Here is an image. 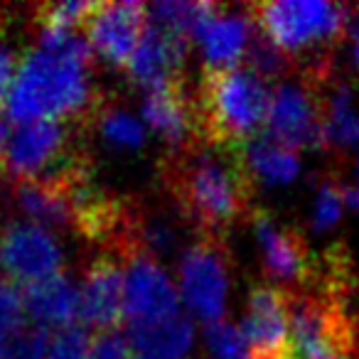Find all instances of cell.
Returning a JSON list of instances; mask_svg holds the SVG:
<instances>
[{
    "label": "cell",
    "mask_w": 359,
    "mask_h": 359,
    "mask_svg": "<svg viewBox=\"0 0 359 359\" xmlns=\"http://www.w3.org/2000/svg\"><path fill=\"white\" fill-rule=\"evenodd\" d=\"M47 332L37 325L25 327L22 325L15 334L0 344V357L3 359H45L47 354Z\"/></svg>",
    "instance_id": "obj_26"
},
{
    "label": "cell",
    "mask_w": 359,
    "mask_h": 359,
    "mask_svg": "<svg viewBox=\"0 0 359 359\" xmlns=\"http://www.w3.org/2000/svg\"><path fill=\"white\" fill-rule=\"evenodd\" d=\"M15 55L8 47H0V99H6L13 79H15Z\"/></svg>",
    "instance_id": "obj_32"
},
{
    "label": "cell",
    "mask_w": 359,
    "mask_h": 359,
    "mask_svg": "<svg viewBox=\"0 0 359 359\" xmlns=\"http://www.w3.org/2000/svg\"><path fill=\"white\" fill-rule=\"evenodd\" d=\"M266 128L271 138L290 150L325 148V114L318 84L305 76L280 81L271 91Z\"/></svg>",
    "instance_id": "obj_6"
},
{
    "label": "cell",
    "mask_w": 359,
    "mask_h": 359,
    "mask_svg": "<svg viewBox=\"0 0 359 359\" xmlns=\"http://www.w3.org/2000/svg\"><path fill=\"white\" fill-rule=\"evenodd\" d=\"M123 269V315L130 323L165 318L180 310V295L165 269L143 251H130L121 259Z\"/></svg>",
    "instance_id": "obj_7"
},
{
    "label": "cell",
    "mask_w": 359,
    "mask_h": 359,
    "mask_svg": "<svg viewBox=\"0 0 359 359\" xmlns=\"http://www.w3.org/2000/svg\"><path fill=\"white\" fill-rule=\"evenodd\" d=\"M79 318L99 332L114 330L123 318V271L114 254L96 256L86 269L79 288Z\"/></svg>",
    "instance_id": "obj_15"
},
{
    "label": "cell",
    "mask_w": 359,
    "mask_h": 359,
    "mask_svg": "<svg viewBox=\"0 0 359 359\" xmlns=\"http://www.w3.org/2000/svg\"><path fill=\"white\" fill-rule=\"evenodd\" d=\"M251 35H254L251 15L226 11L224 6H217V3L192 32L207 72L231 69L239 62H244Z\"/></svg>",
    "instance_id": "obj_14"
},
{
    "label": "cell",
    "mask_w": 359,
    "mask_h": 359,
    "mask_svg": "<svg viewBox=\"0 0 359 359\" xmlns=\"http://www.w3.org/2000/svg\"><path fill=\"white\" fill-rule=\"evenodd\" d=\"M140 114H143L145 126L168 143L170 155L182 153V150L200 143L195 101H192L185 81L165 86V89L145 91Z\"/></svg>",
    "instance_id": "obj_13"
},
{
    "label": "cell",
    "mask_w": 359,
    "mask_h": 359,
    "mask_svg": "<svg viewBox=\"0 0 359 359\" xmlns=\"http://www.w3.org/2000/svg\"><path fill=\"white\" fill-rule=\"evenodd\" d=\"M256 30L285 57L303 62V76L323 84L330 76V55L344 40L347 8L325 0H273L249 8Z\"/></svg>",
    "instance_id": "obj_2"
},
{
    "label": "cell",
    "mask_w": 359,
    "mask_h": 359,
    "mask_svg": "<svg viewBox=\"0 0 359 359\" xmlns=\"http://www.w3.org/2000/svg\"><path fill=\"white\" fill-rule=\"evenodd\" d=\"M344 205L359 212V187H344Z\"/></svg>",
    "instance_id": "obj_33"
},
{
    "label": "cell",
    "mask_w": 359,
    "mask_h": 359,
    "mask_svg": "<svg viewBox=\"0 0 359 359\" xmlns=\"http://www.w3.org/2000/svg\"><path fill=\"white\" fill-rule=\"evenodd\" d=\"M25 313L37 327H72L79 315V288L67 273H55L45 280L30 283L22 293Z\"/></svg>",
    "instance_id": "obj_17"
},
{
    "label": "cell",
    "mask_w": 359,
    "mask_h": 359,
    "mask_svg": "<svg viewBox=\"0 0 359 359\" xmlns=\"http://www.w3.org/2000/svg\"><path fill=\"white\" fill-rule=\"evenodd\" d=\"M96 3L65 0V3H42L35 8V22L40 30H76L89 20Z\"/></svg>",
    "instance_id": "obj_23"
},
{
    "label": "cell",
    "mask_w": 359,
    "mask_h": 359,
    "mask_svg": "<svg viewBox=\"0 0 359 359\" xmlns=\"http://www.w3.org/2000/svg\"><path fill=\"white\" fill-rule=\"evenodd\" d=\"M177 295L200 320L219 323L229 295V261L222 241L197 239L177 264Z\"/></svg>",
    "instance_id": "obj_5"
},
{
    "label": "cell",
    "mask_w": 359,
    "mask_h": 359,
    "mask_svg": "<svg viewBox=\"0 0 359 359\" xmlns=\"http://www.w3.org/2000/svg\"><path fill=\"white\" fill-rule=\"evenodd\" d=\"M192 101L200 143L241 148L266 128L271 89L249 67L205 69Z\"/></svg>",
    "instance_id": "obj_4"
},
{
    "label": "cell",
    "mask_w": 359,
    "mask_h": 359,
    "mask_svg": "<svg viewBox=\"0 0 359 359\" xmlns=\"http://www.w3.org/2000/svg\"><path fill=\"white\" fill-rule=\"evenodd\" d=\"M325 145L349 148L359 145V114L352 106V91L347 84H334L327 99H323Z\"/></svg>",
    "instance_id": "obj_20"
},
{
    "label": "cell",
    "mask_w": 359,
    "mask_h": 359,
    "mask_svg": "<svg viewBox=\"0 0 359 359\" xmlns=\"http://www.w3.org/2000/svg\"><path fill=\"white\" fill-rule=\"evenodd\" d=\"M22 315L25 303L20 288L13 280H0V344L22 327Z\"/></svg>",
    "instance_id": "obj_28"
},
{
    "label": "cell",
    "mask_w": 359,
    "mask_h": 359,
    "mask_svg": "<svg viewBox=\"0 0 359 359\" xmlns=\"http://www.w3.org/2000/svg\"><path fill=\"white\" fill-rule=\"evenodd\" d=\"M86 67L40 47L25 52L6 96L11 118L18 123L91 118L99 101L94 99Z\"/></svg>",
    "instance_id": "obj_3"
},
{
    "label": "cell",
    "mask_w": 359,
    "mask_h": 359,
    "mask_svg": "<svg viewBox=\"0 0 359 359\" xmlns=\"http://www.w3.org/2000/svg\"><path fill=\"white\" fill-rule=\"evenodd\" d=\"M244 62L261 79H278V76H283L288 72V60L256 30V25H254V35L249 40V47H246Z\"/></svg>",
    "instance_id": "obj_24"
},
{
    "label": "cell",
    "mask_w": 359,
    "mask_h": 359,
    "mask_svg": "<svg viewBox=\"0 0 359 359\" xmlns=\"http://www.w3.org/2000/svg\"><path fill=\"white\" fill-rule=\"evenodd\" d=\"M344 40L349 45V60L359 69V11H347L344 20Z\"/></svg>",
    "instance_id": "obj_31"
},
{
    "label": "cell",
    "mask_w": 359,
    "mask_h": 359,
    "mask_svg": "<svg viewBox=\"0 0 359 359\" xmlns=\"http://www.w3.org/2000/svg\"><path fill=\"white\" fill-rule=\"evenodd\" d=\"M15 205L22 215L42 229L47 226H69L72 224V200L67 182L60 180H22L18 182Z\"/></svg>",
    "instance_id": "obj_18"
},
{
    "label": "cell",
    "mask_w": 359,
    "mask_h": 359,
    "mask_svg": "<svg viewBox=\"0 0 359 359\" xmlns=\"http://www.w3.org/2000/svg\"><path fill=\"white\" fill-rule=\"evenodd\" d=\"M344 207V187H339L337 182H323L318 190V200H315L313 210V226L318 231H327L342 217Z\"/></svg>",
    "instance_id": "obj_27"
},
{
    "label": "cell",
    "mask_w": 359,
    "mask_h": 359,
    "mask_svg": "<svg viewBox=\"0 0 359 359\" xmlns=\"http://www.w3.org/2000/svg\"><path fill=\"white\" fill-rule=\"evenodd\" d=\"M241 160L249 177L264 185H288L300 172L298 153L264 133L241 145Z\"/></svg>",
    "instance_id": "obj_19"
},
{
    "label": "cell",
    "mask_w": 359,
    "mask_h": 359,
    "mask_svg": "<svg viewBox=\"0 0 359 359\" xmlns=\"http://www.w3.org/2000/svg\"><path fill=\"white\" fill-rule=\"evenodd\" d=\"M187 60V37L158 25L145 27L138 47L128 60V74L145 91L175 86L182 79Z\"/></svg>",
    "instance_id": "obj_12"
},
{
    "label": "cell",
    "mask_w": 359,
    "mask_h": 359,
    "mask_svg": "<svg viewBox=\"0 0 359 359\" xmlns=\"http://www.w3.org/2000/svg\"><path fill=\"white\" fill-rule=\"evenodd\" d=\"M357 177H359V160H357Z\"/></svg>",
    "instance_id": "obj_35"
},
{
    "label": "cell",
    "mask_w": 359,
    "mask_h": 359,
    "mask_svg": "<svg viewBox=\"0 0 359 359\" xmlns=\"http://www.w3.org/2000/svg\"><path fill=\"white\" fill-rule=\"evenodd\" d=\"M0 359H3V357H0Z\"/></svg>",
    "instance_id": "obj_36"
},
{
    "label": "cell",
    "mask_w": 359,
    "mask_h": 359,
    "mask_svg": "<svg viewBox=\"0 0 359 359\" xmlns=\"http://www.w3.org/2000/svg\"><path fill=\"white\" fill-rule=\"evenodd\" d=\"M215 3H187V0H163V3H153L150 8H145L153 25L170 30L175 35H192L195 27L200 25L202 18L210 13V8Z\"/></svg>",
    "instance_id": "obj_22"
},
{
    "label": "cell",
    "mask_w": 359,
    "mask_h": 359,
    "mask_svg": "<svg viewBox=\"0 0 359 359\" xmlns=\"http://www.w3.org/2000/svg\"><path fill=\"white\" fill-rule=\"evenodd\" d=\"M0 254L3 266L13 276V283H37L50 276L60 273L65 261L62 246L50 229H42L30 222H15L8 224L0 236Z\"/></svg>",
    "instance_id": "obj_9"
},
{
    "label": "cell",
    "mask_w": 359,
    "mask_h": 359,
    "mask_svg": "<svg viewBox=\"0 0 359 359\" xmlns=\"http://www.w3.org/2000/svg\"><path fill=\"white\" fill-rule=\"evenodd\" d=\"M91 339L81 327H65L47 342L45 359H89Z\"/></svg>",
    "instance_id": "obj_29"
},
{
    "label": "cell",
    "mask_w": 359,
    "mask_h": 359,
    "mask_svg": "<svg viewBox=\"0 0 359 359\" xmlns=\"http://www.w3.org/2000/svg\"><path fill=\"white\" fill-rule=\"evenodd\" d=\"M126 339L135 359H187L195 344V325L177 310L165 318L130 323Z\"/></svg>",
    "instance_id": "obj_16"
},
{
    "label": "cell",
    "mask_w": 359,
    "mask_h": 359,
    "mask_svg": "<svg viewBox=\"0 0 359 359\" xmlns=\"http://www.w3.org/2000/svg\"><path fill=\"white\" fill-rule=\"evenodd\" d=\"M145 6L140 3H96L89 20V47L114 67H126L145 32Z\"/></svg>",
    "instance_id": "obj_10"
},
{
    "label": "cell",
    "mask_w": 359,
    "mask_h": 359,
    "mask_svg": "<svg viewBox=\"0 0 359 359\" xmlns=\"http://www.w3.org/2000/svg\"><path fill=\"white\" fill-rule=\"evenodd\" d=\"M89 359H130L128 339L121 330H104L91 339Z\"/></svg>",
    "instance_id": "obj_30"
},
{
    "label": "cell",
    "mask_w": 359,
    "mask_h": 359,
    "mask_svg": "<svg viewBox=\"0 0 359 359\" xmlns=\"http://www.w3.org/2000/svg\"><path fill=\"white\" fill-rule=\"evenodd\" d=\"M3 145H6V121L0 116V155H3Z\"/></svg>",
    "instance_id": "obj_34"
},
{
    "label": "cell",
    "mask_w": 359,
    "mask_h": 359,
    "mask_svg": "<svg viewBox=\"0 0 359 359\" xmlns=\"http://www.w3.org/2000/svg\"><path fill=\"white\" fill-rule=\"evenodd\" d=\"M165 190L180 217L202 239L224 241L226 231L249 212L251 182L241 148L197 143L163 163Z\"/></svg>",
    "instance_id": "obj_1"
},
{
    "label": "cell",
    "mask_w": 359,
    "mask_h": 359,
    "mask_svg": "<svg viewBox=\"0 0 359 359\" xmlns=\"http://www.w3.org/2000/svg\"><path fill=\"white\" fill-rule=\"evenodd\" d=\"M91 118H96L101 138L109 145H114V148L138 150L145 145L143 123L126 109H118V106H99Z\"/></svg>",
    "instance_id": "obj_21"
},
{
    "label": "cell",
    "mask_w": 359,
    "mask_h": 359,
    "mask_svg": "<svg viewBox=\"0 0 359 359\" xmlns=\"http://www.w3.org/2000/svg\"><path fill=\"white\" fill-rule=\"evenodd\" d=\"M254 231L264 254V269L273 280L288 285H303L315 278L318 264L310 256L303 236L290 226L276 222L269 212L256 210L254 215Z\"/></svg>",
    "instance_id": "obj_11"
},
{
    "label": "cell",
    "mask_w": 359,
    "mask_h": 359,
    "mask_svg": "<svg viewBox=\"0 0 359 359\" xmlns=\"http://www.w3.org/2000/svg\"><path fill=\"white\" fill-rule=\"evenodd\" d=\"M205 342H207L210 354L215 359H251L241 332L234 327V325L224 323V320L207 325L205 327Z\"/></svg>",
    "instance_id": "obj_25"
},
{
    "label": "cell",
    "mask_w": 359,
    "mask_h": 359,
    "mask_svg": "<svg viewBox=\"0 0 359 359\" xmlns=\"http://www.w3.org/2000/svg\"><path fill=\"white\" fill-rule=\"evenodd\" d=\"M241 337L251 359L288 357V290L273 285H259L251 290L241 323Z\"/></svg>",
    "instance_id": "obj_8"
}]
</instances>
